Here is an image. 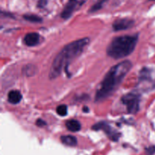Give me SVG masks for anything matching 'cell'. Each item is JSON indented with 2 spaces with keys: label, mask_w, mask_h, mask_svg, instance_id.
Listing matches in <instances>:
<instances>
[{
  "label": "cell",
  "mask_w": 155,
  "mask_h": 155,
  "mask_svg": "<svg viewBox=\"0 0 155 155\" xmlns=\"http://www.w3.org/2000/svg\"><path fill=\"white\" fill-rule=\"evenodd\" d=\"M83 111L89 112V109H88V107H83Z\"/></svg>",
  "instance_id": "ffe728a7"
},
{
  "label": "cell",
  "mask_w": 155,
  "mask_h": 155,
  "mask_svg": "<svg viewBox=\"0 0 155 155\" xmlns=\"http://www.w3.org/2000/svg\"><path fill=\"white\" fill-rule=\"evenodd\" d=\"M134 25V21L129 18H121L117 19L113 23V30L114 31H120V30H128Z\"/></svg>",
  "instance_id": "52a82bcc"
},
{
  "label": "cell",
  "mask_w": 155,
  "mask_h": 155,
  "mask_svg": "<svg viewBox=\"0 0 155 155\" xmlns=\"http://www.w3.org/2000/svg\"><path fill=\"white\" fill-rule=\"evenodd\" d=\"M107 2V0H97L96 2L90 8L89 12V13H94V12H96L98 11H99L100 9L102 8V7L104 6V5Z\"/></svg>",
  "instance_id": "7c38bea8"
},
{
  "label": "cell",
  "mask_w": 155,
  "mask_h": 155,
  "mask_svg": "<svg viewBox=\"0 0 155 155\" xmlns=\"http://www.w3.org/2000/svg\"><path fill=\"white\" fill-rule=\"evenodd\" d=\"M48 1L47 0H39L37 3V7L39 8H45L46 6Z\"/></svg>",
  "instance_id": "ac0fdd59"
},
{
  "label": "cell",
  "mask_w": 155,
  "mask_h": 155,
  "mask_svg": "<svg viewBox=\"0 0 155 155\" xmlns=\"http://www.w3.org/2000/svg\"><path fill=\"white\" fill-rule=\"evenodd\" d=\"M133 68L130 61L126 60L112 67L107 73L97 90L95 102H100L110 97L121 84L124 79Z\"/></svg>",
  "instance_id": "6da1fadb"
},
{
  "label": "cell",
  "mask_w": 155,
  "mask_h": 155,
  "mask_svg": "<svg viewBox=\"0 0 155 155\" xmlns=\"http://www.w3.org/2000/svg\"><path fill=\"white\" fill-rule=\"evenodd\" d=\"M24 18L25 20H27V21L33 23H40L42 21V18L40 17L35 15H24Z\"/></svg>",
  "instance_id": "4fadbf2b"
},
{
  "label": "cell",
  "mask_w": 155,
  "mask_h": 155,
  "mask_svg": "<svg viewBox=\"0 0 155 155\" xmlns=\"http://www.w3.org/2000/svg\"><path fill=\"white\" fill-rule=\"evenodd\" d=\"M123 104L127 106V110L130 114L137 113L139 110V95L136 93H128L121 98Z\"/></svg>",
  "instance_id": "277c9868"
},
{
  "label": "cell",
  "mask_w": 155,
  "mask_h": 155,
  "mask_svg": "<svg viewBox=\"0 0 155 155\" xmlns=\"http://www.w3.org/2000/svg\"><path fill=\"white\" fill-rule=\"evenodd\" d=\"M61 141L65 145L71 147H74L77 145V139L75 136L68 135V136H62L61 137Z\"/></svg>",
  "instance_id": "30bf717a"
},
{
  "label": "cell",
  "mask_w": 155,
  "mask_h": 155,
  "mask_svg": "<svg viewBox=\"0 0 155 155\" xmlns=\"http://www.w3.org/2000/svg\"><path fill=\"white\" fill-rule=\"evenodd\" d=\"M66 127L69 131L75 133L80 131L81 129V125L80 123L76 120H69L66 122Z\"/></svg>",
  "instance_id": "8fae6325"
},
{
  "label": "cell",
  "mask_w": 155,
  "mask_h": 155,
  "mask_svg": "<svg viewBox=\"0 0 155 155\" xmlns=\"http://www.w3.org/2000/svg\"><path fill=\"white\" fill-rule=\"evenodd\" d=\"M145 152L147 155H153L155 154V146L154 145H151L148 148H145Z\"/></svg>",
  "instance_id": "e0dca14e"
},
{
  "label": "cell",
  "mask_w": 155,
  "mask_h": 155,
  "mask_svg": "<svg viewBox=\"0 0 155 155\" xmlns=\"http://www.w3.org/2000/svg\"><path fill=\"white\" fill-rule=\"evenodd\" d=\"M151 78L150 76V71L147 68H144L142 71H141V75H140V80H148Z\"/></svg>",
  "instance_id": "2e32d148"
},
{
  "label": "cell",
  "mask_w": 155,
  "mask_h": 155,
  "mask_svg": "<svg viewBox=\"0 0 155 155\" xmlns=\"http://www.w3.org/2000/svg\"><path fill=\"white\" fill-rule=\"evenodd\" d=\"M92 130H103L106 134L107 135L109 138L110 139H112L113 141H118L119 137L120 136V134L118 133L117 132L115 131L114 129H112L110 127V126H109L107 123L105 122H101L98 123V124H95V125L92 127Z\"/></svg>",
  "instance_id": "8992f818"
},
{
  "label": "cell",
  "mask_w": 155,
  "mask_h": 155,
  "mask_svg": "<svg viewBox=\"0 0 155 155\" xmlns=\"http://www.w3.org/2000/svg\"><path fill=\"white\" fill-rule=\"evenodd\" d=\"M86 2V0H69L62 11L61 17L64 20L69 19L73 13L80 8Z\"/></svg>",
  "instance_id": "5b68a950"
},
{
  "label": "cell",
  "mask_w": 155,
  "mask_h": 155,
  "mask_svg": "<svg viewBox=\"0 0 155 155\" xmlns=\"http://www.w3.org/2000/svg\"><path fill=\"white\" fill-rule=\"evenodd\" d=\"M36 124L39 127H45V126L46 125V123H45L44 120H42L38 119L37 120H36Z\"/></svg>",
  "instance_id": "d6986e66"
},
{
  "label": "cell",
  "mask_w": 155,
  "mask_h": 155,
  "mask_svg": "<svg viewBox=\"0 0 155 155\" xmlns=\"http://www.w3.org/2000/svg\"><path fill=\"white\" fill-rule=\"evenodd\" d=\"M39 41V35L36 33H29L25 36L24 42L27 46L33 47L37 45Z\"/></svg>",
  "instance_id": "ba28073f"
},
{
  "label": "cell",
  "mask_w": 155,
  "mask_h": 155,
  "mask_svg": "<svg viewBox=\"0 0 155 155\" xmlns=\"http://www.w3.org/2000/svg\"><path fill=\"white\" fill-rule=\"evenodd\" d=\"M56 112H57V114L59 116H66L67 114H68V107H67L65 104H61V105L58 106L57 107Z\"/></svg>",
  "instance_id": "5bb4252c"
},
{
  "label": "cell",
  "mask_w": 155,
  "mask_h": 155,
  "mask_svg": "<svg viewBox=\"0 0 155 155\" xmlns=\"http://www.w3.org/2000/svg\"><path fill=\"white\" fill-rule=\"evenodd\" d=\"M138 40V34L124 35L114 38L107 48V55L114 59L124 58L134 51Z\"/></svg>",
  "instance_id": "3957f363"
},
{
  "label": "cell",
  "mask_w": 155,
  "mask_h": 155,
  "mask_svg": "<svg viewBox=\"0 0 155 155\" xmlns=\"http://www.w3.org/2000/svg\"><path fill=\"white\" fill-rule=\"evenodd\" d=\"M24 74L27 76V77H30L33 76L35 74V67L33 65H27L24 68Z\"/></svg>",
  "instance_id": "9a60e30c"
},
{
  "label": "cell",
  "mask_w": 155,
  "mask_h": 155,
  "mask_svg": "<svg viewBox=\"0 0 155 155\" xmlns=\"http://www.w3.org/2000/svg\"><path fill=\"white\" fill-rule=\"evenodd\" d=\"M22 99V95L18 90H12L8 94V101L13 104H18Z\"/></svg>",
  "instance_id": "9c48e42d"
},
{
  "label": "cell",
  "mask_w": 155,
  "mask_h": 155,
  "mask_svg": "<svg viewBox=\"0 0 155 155\" xmlns=\"http://www.w3.org/2000/svg\"><path fill=\"white\" fill-rule=\"evenodd\" d=\"M89 38H83L65 45L54 58L51 64L48 75L49 78L51 80L57 78L64 68H66L74 59L80 55L85 48L89 45Z\"/></svg>",
  "instance_id": "7a4b0ae2"
}]
</instances>
